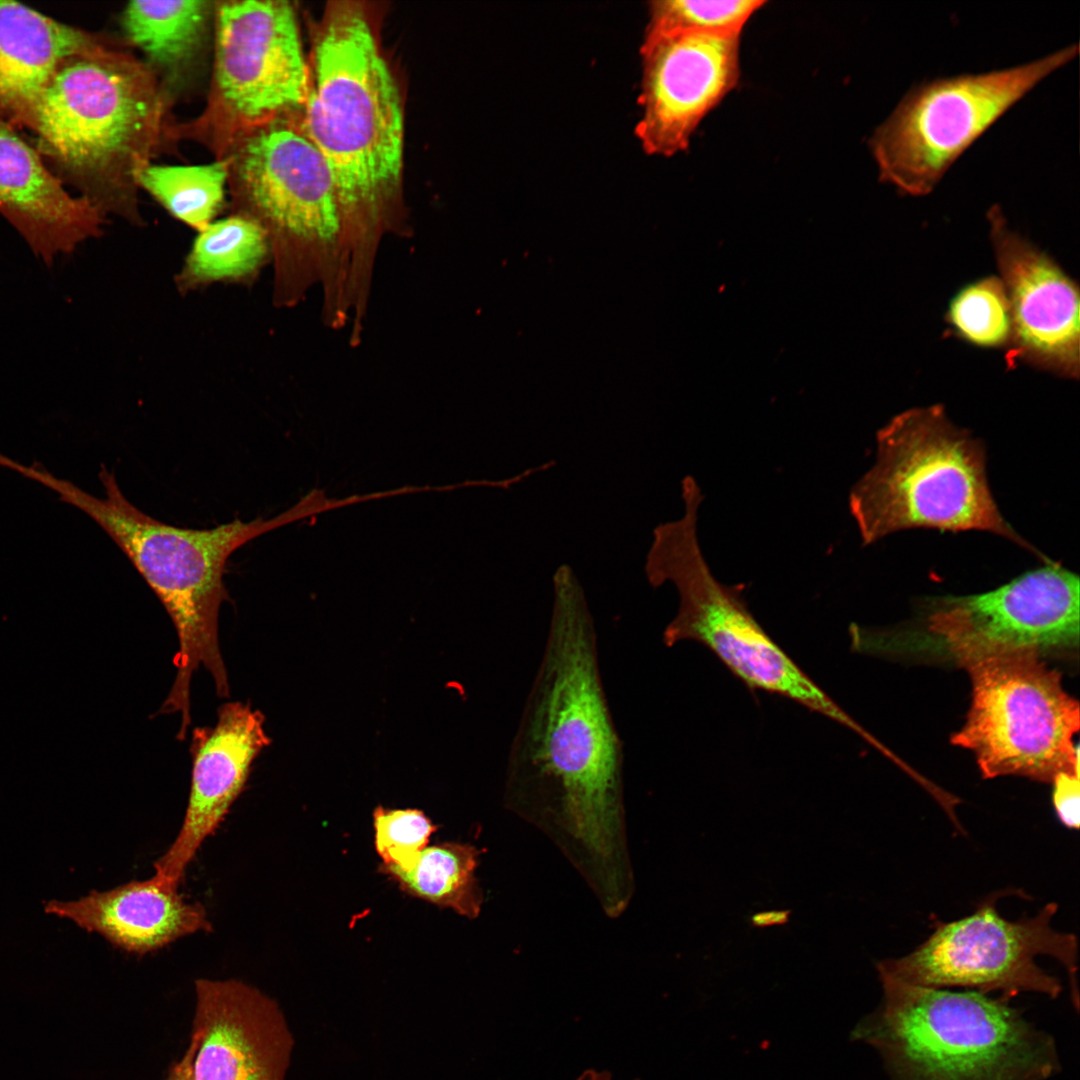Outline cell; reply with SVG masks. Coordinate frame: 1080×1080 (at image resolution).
<instances>
[{
    "instance_id": "1",
    "label": "cell",
    "mask_w": 1080,
    "mask_h": 1080,
    "mask_svg": "<svg viewBox=\"0 0 1080 1080\" xmlns=\"http://www.w3.org/2000/svg\"><path fill=\"white\" fill-rule=\"evenodd\" d=\"M544 652L512 740L506 802L547 824L605 905L631 896L624 752L606 697L597 633L568 564L553 574ZM563 845V846H564Z\"/></svg>"
},
{
    "instance_id": "2",
    "label": "cell",
    "mask_w": 1080,
    "mask_h": 1080,
    "mask_svg": "<svg viewBox=\"0 0 1080 1080\" xmlns=\"http://www.w3.org/2000/svg\"><path fill=\"white\" fill-rule=\"evenodd\" d=\"M301 128L325 157L337 187L352 262L368 260L366 239L402 175L403 104L368 10L338 1L313 41Z\"/></svg>"
},
{
    "instance_id": "3",
    "label": "cell",
    "mask_w": 1080,
    "mask_h": 1080,
    "mask_svg": "<svg viewBox=\"0 0 1080 1080\" xmlns=\"http://www.w3.org/2000/svg\"><path fill=\"white\" fill-rule=\"evenodd\" d=\"M166 108L152 69L107 37L59 67L24 129L68 189L137 223L138 177L168 139Z\"/></svg>"
},
{
    "instance_id": "4",
    "label": "cell",
    "mask_w": 1080,
    "mask_h": 1080,
    "mask_svg": "<svg viewBox=\"0 0 1080 1080\" xmlns=\"http://www.w3.org/2000/svg\"><path fill=\"white\" fill-rule=\"evenodd\" d=\"M24 474L97 522L163 604L174 624L179 650L174 657L176 678L160 712L181 713L177 735L185 738L191 723L190 682L200 665L211 674L217 695L229 696L218 638L219 610L229 598L223 581L227 560L236 549L285 522L287 517L250 522L237 519L212 529L180 528L135 507L104 466L99 473L104 498L55 477L38 463L27 467Z\"/></svg>"
},
{
    "instance_id": "5",
    "label": "cell",
    "mask_w": 1080,
    "mask_h": 1080,
    "mask_svg": "<svg viewBox=\"0 0 1080 1080\" xmlns=\"http://www.w3.org/2000/svg\"><path fill=\"white\" fill-rule=\"evenodd\" d=\"M879 979L880 1005L854 1034L879 1053L891 1080H1049L1059 1072L1054 1038L1009 1000Z\"/></svg>"
},
{
    "instance_id": "6",
    "label": "cell",
    "mask_w": 1080,
    "mask_h": 1080,
    "mask_svg": "<svg viewBox=\"0 0 1080 1080\" xmlns=\"http://www.w3.org/2000/svg\"><path fill=\"white\" fill-rule=\"evenodd\" d=\"M875 464L853 486L850 512L863 545L900 530H979L1047 561L1002 516L986 475L982 441L943 407L906 410L877 432Z\"/></svg>"
},
{
    "instance_id": "7",
    "label": "cell",
    "mask_w": 1080,
    "mask_h": 1080,
    "mask_svg": "<svg viewBox=\"0 0 1080 1080\" xmlns=\"http://www.w3.org/2000/svg\"><path fill=\"white\" fill-rule=\"evenodd\" d=\"M681 496L683 515L653 529L644 565L651 587L670 582L679 595L678 611L663 632L664 644L700 643L751 691L792 700L874 743L763 629L743 597L745 585L716 579L698 539V511L704 499L698 482L684 479Z\"/></svg>"
},
{
    "instance_id": "8",
    "label": "cell",
    "mask_w": 1080,
    "mask_h": 1080,
    "mask_svg": "<svg viewBox=\"0 0 1080 1080\" xmlns=\"http://www.w3.org/2000/svg\"><path fill=\"white\" fill-rule=\"evenodd\" d=\"M223 159L235 214L265 231L276 298L291 304L318 280L334 281L344 226L337 187L300 124L279 118L238 137Z\"/></svg>"
},
{
    "instance_id": "9",
    "label": "cell",
    "mask_w": 1080,
    "mask_h": 1080,
    "mask_svg": "<svg viewBox=\"0 0 1080 1080\" xmlns=\"http://www.w3.org/2000/svg\"><path fill=\"white\" fill-rule=\"evenodd\" d=\"M1078 51L1075 43L1019 65L913 87L869 139L879 179L903 194L927 195L976 139Z\"/></svg>"
},
{
    "instance_id": "10",
    "label": "cell",
    "mask_w": 1080,
    "mask_h": 1080,
    "mask_svg": "<svg viewBox=\"0 0 1080 1080\" xmlns=\"http://www.w3.org/2000/svg\"><path fill=\"white\" fill-rule=\"evenodd\" d=\"M211 88L202 114L174 124L169 138L205 144L221 160L241 135L303 106L306 63L287 1L215 2Z\"/></svg>"
},
{
    "instance_id": "11",
    "label": "cell",
    "mask_w": 1080,
    "mask_h": 1080,
    "mask_svg": "<svg viewBox=\"0 0 1080 1080\" xmlns=\"http://www.w3.org/2000/svg\"><path fill=\"white\" fill-rule=\"evenodd\" d=\"M1034 651L984 656L962 663L972 700L952 743L971 751L985 778L1022 776L1052 782L1079 772V704L1061 676Z\"/></svg>"
},
{
    "instance_id": "12",
    "label": "cell",
    "mask_w": 1080,
    "mask_h": 1080,
    "mask_svg": "<svg viewBox=\"0 0 1080 1080\" xmlns=\"http://www.w3.org/2000/svg\"><path fill=\"white\" fill-rule=\"evenodd\" d=\"M1057 908L1049 903L1034 917L1009 921L990 900L965 918L937 922L934 932L914 951L879 961L876 969L878 974L923 987L1000 992L1006 1000L1022 992L1057 998L1062 991L1059 979L1035 962L1037 956L1047 955L1067 970L1077 1010V940L1052 927Z\"/></svg>"
},
{
    "instance_id": "13",
    "label": "cell",
    "mask_w": 1080,
    "mask_h": 1080,
    "mask_svg": "<svg viewBox=\"0 0 1080 1080\" xmlns=\"http://www.w3.org/2000/svg\"><path fill=\"white\" fill-rule=\"evenodd\" d=\"M1080 582L1051 560L985 593L933 601L928 630L960 664L1007 652L1076 648Z\"/></svg>"
},
{
    "instance_id": "14",
    "label": "cell",
    "mask_w": 1080,
    "mask_h": 1080,
    "mask_svg": "<svg viewBox=\"0 0 1080 1080\" xmlns=\"http://www.w3.org/2000/svg\"><path fill=\"white\" fill-rule=\"evenodd\" d=\"M741 33L644 34L635 135L651 156L685 151L701 121L737 86Z\"/></svg>"
},
{
    "instance_id": "15",
    "label": "cell",
    "mask_w": 1080,
    "mask_h": 1080,
    "mask_svg": "<svg viewBox=\"0 0 1080 1080\" xmlns=\"http://www.w3.org/2000/svg\"><path fill=\"white\" fill-rule=\"evenodd\" d=\"M990 235L1009 300L1012 352L1060 376H1079V293L1053 259L1013 231L999 207Z\"/></svg>"
},
{
    "instance_id": "16",
    "label": "cell",
    "mask_w": 1080,
    "mask_h": 1080,
    "mask_svg": "<svg viewBox=\"0 0 1080 1080\" xmlns=\"http://www.w3.org/2000/svg\"><path fill=\"white\" fill-rule=\"evenodd\" d=\"M194 989V1080H285L294 1038L278 1003L237 979Z\"/></svg>"
},
{
    "instance_id": "17",
    "label": "cell",
    "mask_w": 1080,
    "mask_h": 1080,
    "mask_svg": "<svg viewBox=\"0 0 1080 1080\" xmlns=\"http://www.w3.org/2000/svg\"><path fill=\"white\" fill-rule=\"evenodd\" d=\"M263 714L249 703L227 702L213 727L193 730L191 784L182 825L154 862L155 875L179 886L204 841L242 793L254 760L271 740Z\"/></svg>"
},
{
    "instance_id": "18",
    "label": "cell",
    "mask_w": 1080,
    "mask_h": 1080,
    "mask_svg": "<svg viewBox=\"0 0 1080 1080\" xmlns=\"http://www.w3.org/2000/svg\"><path fill=\"white\" fill-rule=\"evenodd\" d=\"M0 214L47 265L98 237L106 217L63 184L1 111Z\"/></svg>"
},
{
    "instance_id": "19",
    "label": "cell",
    "mask_w": 1080,
    "mask_h": 1080,
    "mask_svg": "<svg viewBox=\"0 0 1080 1080\" xmlns=\"http://www.w3.org/2000/svg\"><path fill=\"white\" fill-rule=\"evenodd\" d=\"M45 912L73 921L131 954L145 955L212 925L202 904L185 900L178 886L153 875L74 901L52 900Z\"/></svg>"
},
{
    "instance_id": "20",
    "label": "cell",
    "mask_w": 1080,
    "mask_h": 1080,
    "mask_svg": "<svg viewBox=\"0 0 1080 1080\" xmlns=\"http://www.w3.org/2000/svg\"><path fill=\"white\" fill-rule=\"evenodd\" d=\"M106 38L25 4L0 0V111L19 129L24 128L59 67Z\"/></svg>"
},
{
    "instance_id": "21",
    "label": "cell",
    "mask_w": 1080,
    "mask_h": 1080,
    "mask_svg": "<svg viewBox=\"0 0 1080 1080\" xmlns=\"http://www.w3.org/2000/svg\"><path fill=\"white\" fill-rule=\"evenodd\" d=\"M214 9L215 2L202 0L131 1L121 26L155 75L175 84L203 48Z\"/></svg>"
},
{
    "instance_id": "22",
    "label": "cell",
    "mask_w": 1080,
    "mask_h": 1080,
    "mask_svg": "<svg viewBox=\"0 0 1080 1080\" xmlns=\"http://www.w3.org/2000/svg\"><path fill=\"white\" fill-rule=\"evenodd\" d=\"M479 855L473 845L445 842L424 848L408 870L384 864L379 869L406 894L473 919L483 904L475 877Z\"/></svg>"
},
{
    "instance_id": "23",
    "label": "cell",
    "mask_w": 1080,
    "mask_h": 1080,
    "mask_svg": "<svg viewBox=\"0 0 1080 1080\" xmlns=\"http://www.w3.org/2000/svg\"><path fill=\"white\" fill-rule=\"evenodd\" d=\"M270 252L267 235L255 221L233 214L200 231L178 277L188 289L220 280H245Z\"/></svg>"
},
{
    "instance_id": "24",
    "label": "cell",
    "mask_w": 1080,
    "mask_h": 1080,
    "mask_svg": "<svg viewBox=\"0 0 1080 1080\" xmlns=\"http://www.w3.org/2000/svg\"><path fill=\"white\" fill-rule=\"evenodd\" d=\"M138 184L174 217L200 232L222 207L228 162L221 159L191 166L150 163L140 173Z\"/></svg>"
},
{
    "instance_id": "25",
    "label": "cell",
    "mask_w": 1080,
    "mask_h": 1080,
    "mask_svg": "<svg viewBox=\"0 0 1080 1080\" xmlns=\"http://www.w3.org/2000/svg\"><path fill=\"white\" fill-rule=\"evenodd\" d=\"M947 317L957 334L974 345L1000 347L1011 341L1009 300L998 277H985L962 288L952 298Z\"/></svg>"
},
{
    "instance_id": "26",
    "label": "cell",
    "mask_w": 1080,
    "mask_h": 1080,
    "mask_svg": "<svg viewBox=\"0 0 1080 1080\" xmlns=\"http://www.w3.org/2000/svg\"><path fill=\"white\" fill-rule=\"evenodd\" d=\"M763 0H654L645 34L671 31L742 33Z\"/></svg>"
},
{
    "instance_id": "27",
    "label": "cell",
    "mask_w": 1080,
    "mask_h": 1080,
    "mask_svg": "<svg viewBox=\"0 0 1080 1080\" xmlns=\"http://www.w3.org/2000/svg\"><path fill=\"white\" fill-rule=\"evenodd\" d=\"M374 843L384 865L410 869L430 836L436 831L432 821L418 809H387L373 812Z\"/></svg>"
},
{
    "instance_id": "28",
    "label": "cell",
    "mask_w": 1080,
    "mask_h": 1080,
    "mask_svg": "<svg viewBox=\"0 0 1080 1080\" xmlns=\"http://www.w3.org/2000/svg\"><path fill=\"white\" fill-rule=\"evenodd\" d=\"M1052 800L1060 821L1068 828L1077 829L1079 817V772H1060L1053 781Z\"/></svg>"
},
{
    "instance_id": "29",
    "label": "cell",
    "mask_w": 1080,
    "mask_h": 1080,
    "mask_svg": "<svg viewBox=\"0 0 1080 1080\" xmlns=\"http://www.w3.org/2000/svg\"><path fill=\"white\" fill-rule=\"evenodd\" d=\"M198 1046V1037L191 1032L189 1045L182 1057L174 1062L164 1080H194L193 1062Z\"/></svg>"
},
{
    "instance_id": "30",
    "label": "cell",
    "mask_w": 1080,
    "mask_h": 1080,
    "mask_svg": "<svg viewBox=\"0 0 1080 1080\" xmlns=\"http://www.w3.org/2000/svg\"><path fill=\"white\" fill-rule=\"evenodd\" d=\"M791 916L789 909H773L759 911L749 917V923L754 928H769L786 925Z\"/></svg>"
},
{
    "instance_id": "31",
    "label": "cell",
    "mask_w": 1080,
    "mask_h": 1080,
    "mask_svg": "<svg viewBox=\"0 0 1080 1080\" xmlns=\"http://www.w3.org/2000/svg\"><path fill=\"white\" fill-rule=\"evenodd\" d=\"M576 1080H613L612 1075L607 1070H598L590 1068L583 1071ZM639 1080V1079H635Z\"/></svg>"
}]
</instances>
